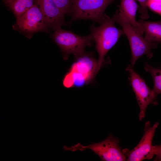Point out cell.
Returning <instances> with one entry per match:
<instances>
[{"label": "cell", "mask_w": 161, "mask_h": 161, "mask_svg": "<svg viewBox=\"0 0 161 161\" xmlns=\"http://www.w3.org/2000/svg\"><path fill=\"white\" fill-rule=\"evenodd\" d=\"M75 61L64 75L62 83L65 88L80 87L91 82L98 72V61L92 53L84 52Z\"/></svg>", "instance_id": "cell-1"}, {"label": "cell", "mask_w": 161, "mask_h": 161, "mask_svg": "<svg viewBox=\"0 0 161 161\" xmlns=\"http://www.w3.org/2000/svg\"><path fill=\"white\" fill-rule=\"evenodd\" d=\"M113 18L108 17L105 21L98 27L94 24L89 27L90 35L95 43V48L98 55L97 72L103 65L105 57L124 33L123 30L117 28Z\"/></svg>", "instance_id": "cell-2"}, {"label": "cell", "mask_w": 161, "mask_h": 161, "mask_svg": "<svg viewBox=\"0 0 161 161\" xmlns=\"http://www.w3.org/2000/svg\"><path fill=\"white\" fill-rule=\"evenodd\" d=\"M112 18L121 26L129 40L131 52V65L133 67L137 60L143 55H146L148 59L151 58L153 57L151 50L156 48L158 44L149 41L137 33L122 12L117 10Z\"/></svg>", "instance_id": "cell-3"}, {"label": "cell", "mask_w": 161, "mask_h": 161, "mask_svg": "<svg viewBox=\"0 0 161 161\" xmlns=\"http://www.w3.org/2000/svg\"><path fill=\"white\" fill-rule=\"evenodd\" d=\"M53 41L60 48L64 60H67L70 54L77 57L84 52L87 46L91 45L94 41L89 34L81 36L61 27L54 30L50 35Z\"/></svg>", "instance_id": "cell-4"}, {"label": "cell", "mask_w": 161, "mask_h": 161, "mask_svg": "<svg viewBox=\"0 0 161 161\" xmlns=\"http://www.w3.org/2000/svg\"><path fill=\"white\" fill-rule=\"evenodd\" d=\"M115 0H74L70 15L69 24L73 21L82 19L90 20L100 24L108 16L104 14L105 10Z\"/></svg>", "instance_id": "cell-5"}, {"label": "cell", "mask_w": 161, "mask_h": 161, "mask_svg": "<svg viewBox=\"0 0 161 161\" xmlns=\"http://www.w3.org/2000/svg\"><path fill=\"white\" fill-rule=\"evenodd\" d=\"M119 140L110 134L105 140L99 143H92L87 146H84L80 143L71 147L64 145V151L72 152L77 150L83 151L90 149L104 161H125L126 157L119 146Z\"/></svg>", "instance_id": "cell-6"}, {"label": "cell", "mask_w": 161, "mask_h": 161, "mask_svg": "<svg viewBox=\"0 0 161 161\" xmlns=\"http://www.w3.org/2000/svg\"><path fill=\"white\" fill-rule=\"evenodd\" d=\"M13 29L30 39L35 33H49V29L39 8L35 4L16 19L12 26Z\"/></svg>", "instance_id": "cell-7"}, {"label": "cell", "mask_w": 161, "mask_h": 161, "mask_svg": "<svg viewBox=\"0 0 161 161\" xmlns=\"http://www.w3.org/2000/svg\"><path fill=\"white\" fill-rule=\"evenodd\" d=\"M133 67L128 65L126 70L129 73V80L139 106V119L141 121L145 117L147 108L150 104L157 105V96L153 89H150L143 79L135 72Z\"/></svg>", "instance_id": "cell-8"}, {"label": "cell", "mask_w": 161, "mask_h": 161, "mask_svg": "<svg viewBox=\"0 0 161 161\" xmlns=\"http://www.w3.org/2000/svg\"><path fill=\"white\" fill-rule=\"evenodd\" d=\"M158 125L159 123L157 122L151 126L149 121L146 122L144 134L137 145L131 150L127 148L122 150L126 157V161H141L149 160L153 157L154 155V145H152V143Z\"/></svg>", "instance_id": "cell-9"}, {"label": "cell", "mask_w": 161, "mask_h": 161, "mask_svg": "<svg viewBox=\"0 0 161 161\" xmlns=\"http://www.w3.org/2000/svg\"><path fill=\"white\" fill-rule=\"evenodd\" d=\"M36 4L40 10L49 30H54L65 25V14L53 0H36Z\"/></svg>", "instance_id": "cell-10"}, {"label": "cell", "mask_w": 161, "mask_h": 161, "mask_svg": "<svg viewBox=\"0 0 161 161\" xmlns=\"http://www.w3.org/2000/svg\"><path fill=\"white\" fill-rule=\"evenodd\" d=\"M119 11L122 12L127 21L139 35L144 34L140 25L136 20V12L139 7L135 0H120Z\"/></svg>", "instance_id": "cell-11"}, {"label": "cell", "mask_w": 161, "mask_h": 161, "mask_svg": "<svg viewBox=\"0 0 161 161\" xmlns=\"http://www.w3.org/2000/svg\"><path fill=\"white\" fill-rule=\"evenodd\" d=\"M137 22L146 40L157 44L161 43V20L153 22L139 20Z\"/></svg>", "instance_id": "cell-12"}, {"label": "cell", "mask_w": 161, "mask_h": 161, "mask_svg": "<svg viewBox=\"0 0 161 161\" xmlns=\"http://www.w3.org/2000/svg\"><path fill=\"white\" fill-rule=\"evenodd\" d=\"M5 4L13 12L16 19L37 4L36 0H9Z\"/></svg>", "instance_id": "cell-13"}, {"label": "cell", "mask_w": 161, "mask_h": 161, "mask_svg": "<svg viewBox=\"0 0 161 161\" xmlns=\"http://www.w3.org/2000/svg\"><path fill=\"white\" fill-rule=\"evenodd\" d=\"M144 69L151 75L154 83L152 89L157 96L159 94H161V69L154 68L146 62L144 64Z\"/></svg>", "instance_id": "cell-14"}, {"label": "cell", "mask_w": 161, "mask_h": 161, "mask_svg": "<svg viewBox=\"0 0 161 161\" xmlns=\"http://www.w3.org/2000/svg\"><path fill=\"white\" fill-rule=\"evenodd\" d=\"M56 4L65 15H70L74 0H53Z\"/></svg>", "instance_id": "cell-15"}, {"label": "cell", "mask_w": 161, "mask_h": 161, "mask_svg": "<svg viewBox=\"0 0 161 161\" xmlns=\"http://www.w3.org/2000/svg\"><path fill=\"white\" fill-rule=\"evenodd\" d=\"M147 6L151 10L161 16V0H148Z\"/></svg>", "instance_id": "cell-16"}, {"label": "cell", "mask_w": 161, "mask_h": 161, "mask_svg": "<svg viewBox=\"0 0 161 161\" xmlns=\"http://www.w3.org/2000/svg\"><path fill=\"white\" fill-rule=\"evenodd\" d=\"M139 2L140 7L139 12L140 14V17L143 19L149 18V16L148 11L147 2L148 0H137Z\"/></svg>", "instance_id": "cell-17"}, {"label": "cell", "mask_w": 161, "mask_h": 161, "mask_svg": "<svg viewBox=\"0 0 161 161\" xmlns=\"http://www.w3.org/2000/svg\"><path fill=\"white\" fill-rule=\"evenodd\" d=\"M154 154L156 156L154 161H161V145H154Z\"/></svg>", "instance_id": "cell-18"}, {"label": "cell", "mask_w": 161, "mask_h": 161, "mask_svg": "<svg viewBox=\"0 0 161 161\" xmlns=\"http://www.w3.org/2000/svg\"><path fill=\"white\" fill-rule=\"evenodd\" d=\"M5 3L6 2H7V1H8L9 0H3Z\"/></svg>", "instance_id": "cell-19"}]
</instances>
